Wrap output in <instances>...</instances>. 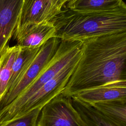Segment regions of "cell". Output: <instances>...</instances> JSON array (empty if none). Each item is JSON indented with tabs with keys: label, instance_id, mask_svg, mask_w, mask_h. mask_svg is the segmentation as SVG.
<instances>
[{
	"label": "cell",
	"instance_id": "11",
	"mask_svg": "<svg viewBox=\"0 0 126 126\" xmlns=\"http://www.w3.org/2000/svg\"><path fill=\"white\" fill-rule=\"evenodd\" d=\"M118 126H126V98L90 104Z\"/></svg>",
	"mask_w": 126,
	"mask_h": 126
},
{
	"label": "cell",
	"instance_id": "14",
	"mask_svg": "<svg viewBox=\"0 0 126 126\" xmlns=\"http://www.w3.org/2000/svg\"><path fill=\"white\" fill-rule=\"evenodd\" d=\"M74 108L87 126H118L111 122L91 105L72 98Z\"/></svg>",
	"mask_w": 126,
	"mask_h": 126
},
{
	"label": "cell",
	"instance_id": "15",
	"mask_svg": "<svg viewBox=\"0 0 126 126\" xmlns=\"http://www.w3.org/2000/svg\"><path fill=\"white\" fill-rule=\"evenodd\" d=\"M122 0H69L65 9L74 11L89 12L111 9L118 6Z\"/></svg>",
	"mask_w": 126,
	"mask_h": 126
},
{
	"label": "cell",
	"instance_id": "2",
	"mask_svg": "<svg viewBox=\"0 0 126 126\" xmlns=\"http://www.w3.org/2000/svg\"><path fill=\"white\" fill-rule=\"evenodd\" d=\"M56 37L62 40H84L126 31V4L114 8L78 12L65 9L53 19Z\"/></svg>",
	"mask_w": 126,
	"mask_h": 126
},
{
	"label": "cell",
	"instance_id": "6",
	"mask_svg": "<svg viewBox=\"0 0 126 126\" xmlns=\"http://www.w3.org/2000/svg\"><path fill=\"white\" fill-rule=\"evenodd\" d=\"M37 126H87L74 108L72 98L60 93L42 108Z\"/></svg>",
	"mask_w": 126,
	"mask_h": 126
},
{
	"label": "cell",
	"instance_id": "10",
	"mask_svg": "<svg viewBox=\"0 0 126 126\" xmlns=\"http://www.w3.org/2000/svg\"><path fill=\"white\" fill-rule=\"evenodd\" d=\"M71 97L89 104L123 99L126 98V81L111 82L84 90Z\"/></svg>",
	"mask_w": 126,
	"mask_h": 126
},
{
	"label": "cell",
	"instance_id": "12",
	"mask_svg": "<svg viewBox=\"0 0 126 126\" xmlns=\"http://www.w3.org/2000/svg\"><path fill=\"white\" fill-rule=\"evenodd\" d=\"M40 48L19 47L18 51L13 63L11 75L8 83L7 92L12 87L25 71L38 52Z\"/></svg>",
	"mask_w": 126,
	"mask_h": 126
},
{
	"label": "cell",
	"instance_id": "13",
	"mask_svg": "<svg viewBox=\"0 0 126 126\" xmlns=\"http://www.w3.org/2000/svg\"><path fill=\"white\" fill-rule=\"evenodd\" d=\"M18 49L17 45L9 46L0 57V102L7 92L13 63Z\"/></svg>",
	"mask_w": 126,
	"mask_h": 126
},
{
	"label": "cell",
	"instance_id": "8",
	"mask_svg": "<svg viewBox=\"0 0 126 126\" xmlns=\"http://www.w3.org/2000/svg\"><path fill=\"white\" fill-rule=\"evenodd\" d=\"M56 34V28L50 21L27 25L16 31L13 37L19 47L38 48Z\"/></svg>",
	"mask_w": 126,
	"mask_h": 126
},
{
	"label": "cell",
	"instance_id": "9",
	"mask_svg": "<svg viewBox=\"0 0 126 126\" xmlns=\"http://www.w3.org/2000/svg\"><path fill=\"white\" fill-rule=\"evenodd\" d=\"M58 14L51 0H24L16 31L29 25L50 21Z\"/></svg>",
	"mask_w": 126,
	"mask_h": 126
},
{
	"label": "cell",
	"instance_id": "7",
	"mask_svg": "<svg viewBox=\"0 0 126 126\" xmlns=\"http://www.w3.org/2000/svg\"><path fill=\"white\" fill-rule=\"evenodd\" d=\"M24 1L0 0V57L16 32Z\"/></svg>",
	"mask_w": 126,
	"mask_h": 126
},
{
	"label": "cell",
	"instance_id": "4",
	"mask_svg": "<svg viewBox=\"0 0 126 126\" xmlns=\"http://www.w3.org/2000/svg\"><path fill=\"white\" fill-rule=\"evenodd\" d=\"M61 40L54 37L40 48L38 52L0 102V109L11 103L37 78L55 55Z\"/></svg>",
	"mask_w": 126,
	"mask_h": 126
},
{
	"label": "cell",
	"instance_id": "3",
	"mask_svg": "<svg viewBox=\"0 0 126 126\" xmlns=\"http://www.w3.org/2000/svg\"><path fill=\"white\" fill-rule=\"evenodd\" d=\"M82 44L81 41L61 40L53 57L37 78L11 103L0 109V126L9 121L33 94L68 64L80 52Z\"/></svg>",
	"mask_w": 126,
	"mask_h": 126
},
{
	"label": "cell",
	"instance_id": "5",
	"mask_svg": "<svg viewBox=\"0 0 126 126\" xmlns=\"http://www.w3.org/2000/svg\"><path fill=\"white\" fill-rule=\"evenodd\" d=\"M80 54L81 51L68 64L19 108L11 117L9 121L19 118L35 108H42L50 100L61 93L75 68Z\"/></svg>",
	"mask_w": 126,
	"mask_h": 126
},
{
	"label": "cell",
	"instance_id": "1",
	"mask_svg": "<svg viewBox=\"0 0 126 126\" xmlns=\"http://www.w3.org/2000/svg\"><path fill=\"white\" fill-rule=\"evenodd\" d=\"M126 81V31L82 42L75 68L62 92L65 96Z\"/></svg>",
	"mask_w": 126,
	"mask_h": 126
},
{
	"label": "cell",
	"instance_id": "16",
	"mask_svg": "<svg viewBox=\"0 0 126 126\" xmlns=\"http://www.w3.org/2000/svg\"><path fill=\"white\" fill-rule=\"evenodd\" d=\"M42 108H37L25 115L7 122L0 126H37V120Z\"/></svg>",
	"mask_w": 126,
	"mask_h": 126
},
{
	"label": "cell",
	"instance_id": "17",
	"mask_svg": "<svg viewBox=\"0 0 126 126\" xmlns=\"http://www.w3.org/2000/svg\"><path fill=\"white\" fill-rule=\"evenodd\" d=\"M69 0H51L52 3L59 14L62 11L63 7Z\"/></svg>",
	"mask_w": 126,
	"mask_h": 126
}]
</instances>
